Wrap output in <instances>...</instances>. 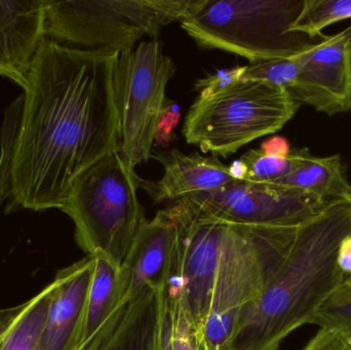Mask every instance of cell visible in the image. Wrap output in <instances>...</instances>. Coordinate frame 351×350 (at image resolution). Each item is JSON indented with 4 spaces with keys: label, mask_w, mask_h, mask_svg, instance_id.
Listing matches in <instances>:
<instances>
[{
    "label": "cell",
    "mask_w": 351,
    "mask_h": 350,
    "mask_svg": "<svg viewBox=\"0 0 351 350\" xmlns=\"http://www.w3.org/2000/svg\"><path fill=\"white\" fill-rule=\"evenodd\" d=\"M297 55L300 70L291 96L330 116L350 111L351 26Z\"/></svg>",
    "instance_id": "11"
},
{
    "label": "cell",
    "mask_w": 351,
    "mask_h": 350,
    "mask_svg": "<svg viewBox=\"0 0 351 350\" xmlns=\"http://www.w3.org/2000/svg\"><path fill=\"white\" fill-rule=\"evenodd\" d=\"M300 70L298 55L286 59L256 62L245 66L241 80L266 82L290 90L296 82Z\"/></svg>",
    "instance_id": "22"
},
{
    "label": "cell",
    "mask_w": 351,
    "mask_h": 350,
    "mask_svg": "<svg viewBox=\"0 0 351 350\" xmlns=\"http://www.w3.org/2000/svg\"><path fill=\"white\" fill-rule=\"evenodd\" d=\"M168 308L172 318L171 340L173 350H204L199 333L186 314L177 306H171L168 303Z\"/></svg>",
    "instance_id": "24"
},
{
    "label": "cell",
    "mask_w": 351,
    "mask_h": 350,
    "mask_svg": "<svg viewBox=\"0 0 351 350\" xmlns=\"http://www.w3.org/2000/svg\"><path fill=\"white\" fill-rule=\"evenodd\" d=\"M328 203L291 187L235 180L215 190L186 195L171 208L176 213L195 220L289 227L300 225Z\"/></svg>",
    "instance_id": "9"
},
{
    "label": "cell",
    "mask_w": 351,
    "mask_h": 350,
    "mask_svg": "<svg viewBox=\"0 0 351 350\" xmlns=\"http://www.w3.org/2000/svg\"><path fill=\"white\" fill-rule=\"evenodd\" d=\"M119 55L41 43L23 94L8 211L61 210L77 177L119 149Z\"/></svg>",
    "instance_id": "1"
},
{
    "label": "cell",
    "mask_w": 351,
    "mask_h": 350,
    "mask_svg": "<svg viewBox=\"0 0 351 350\" xmlns=\"http://www.w3.org/2000/svg\"><path fill=\"white\" fill-rule=\"evenodd\" d=\"M311 324L339 331L351 349V289L346 282L319 308Z\"/></svg>",
    "instance_id": "23"
},
{
    "label": "cell",
    "mask_w": 351,
    "mask_h": 350,
    "mask_svg": "<svg viewBox=\"0 0 351 350\" xmlns=\"http://www.w3.org/2000/svg\"><path fill=\"white\" fill-rule=\"evenodd\" d=\"M337 264L344 275H351V234L346 236L340 244Z\"/></svg>",
    "instance_id": "31"
},
{
    "label": "cell",
    "mask_w": 351,
    "mask_h": 350,
    "mask_svg": "<svg viewBox=\"0 0 351 350\" xmlns=\"http://www.w3.org/2000/svg\"><path fill=\"white\" fill-rule=\"evenodd\" d=\"M299 106L285 88L241 80L214 96L197 97L182 133L187 143L199 146L204 153L227 158L241 146L282 129Z\"/></svg>",
    "instance_id": "7"
},
{
    "label": "cell",
    "mask_w": 351,
    "mask_h": 350,
    "mask_svg": "<svg viewBox=\"0 0 351 350\" xmlns=\"http://www.w3.org/2000/svg\"><path fill=\"white\" fill-rule=\"evenodd\" d=\"M177 240V221L169 208L144 220L121 265V308L147 288H166Z\"/></svg>",
    "instance_id": "12"
},
{
    "label": "cell",
    "mask_w": 351,
    "mask_h": 350,
    "mask_svg": "<svg viewBox=\"0 0 351 350\" xmlns=\"http://www.w3.org/2000/svg\"><path fill=\"white\" fill-rule=\"evenodd\" d=\"M176 66L160 41H142L119 53L114 68L119 152L135 168L152 154L156 127L166 105V90Z\"/></svg>",
    "instance_id": "8"
},
{
    "label": "cell",
    "mask_w": 351,
    "mask_h": 350,
    "mask_svg": "<svg viewBox=\"0 0 351 350\" xmlns=\"http://www.w3.org/2000/svg\"><path fill=\"white\" fill-rule=\"evenodd\" d=\"M58 283L59 279L56 277L51 284L39 292L38 299L10 330L2 341L0 350H39L51 296Z\"/></svg>",
    "instance_id": "18"
},
{
    "label": "cell",
    "mask_w": 351,
    "mask_h": 350,
    "mask_svg": "<svg viewBox=\"0 0 351 350\" xmlns=\"http://www.w3.org/2000/svg\"><path fill=\"white\" fill-rule=\"evenodd\" d=\"M260 150L265 155L278 158H288L292 152L288 140L280 136H274L264 141Z\"/></svg>",
    "instance_id": "29"
},
{
    "label": "cell",
    "mask_w": 351,
    "mask_h": 350,
    "mask_svg": "<svg viewBox=\"0 0 351 350\" xmlns=\"http://www.w3.org/2000/svg\"><path fill=\"white\" fill-rule=\"evenodd\" d=\"M162 162L165 173L158 181L140 180L154 203L178 201L192 193L212 191L235 181L228 166L217 156H200L197 152L184 154L177 149L164 153H152Z\"/></svg>",
    "instance_id": "15"
},
{
    "label": "cell",
    "mask_w": 351,
    "mask_h": 350,
    "mask_svg": "<svg viewBox=\"0 0 351 350\" xmlns=\"http://www.w3.org/2000/svg\"><path fill=\"white\" fill-rule=\"evenodd\" d=\"M245 70V66L243 67L239 66L232 69L221 70L204 79L197 80L195 84V90L199 92L198 97L208 98L231 88L241 82Z\"/></svg>",
    "instance_id": "25"
},
{
    "label": "cell",
    "mask_w": 351,
    "mask_h": 350,
    "mask_svg": "<svg viewBox=\"0 0 351 350\" xmlns=\"http://www.w3.org/2000/svg\"><path fill=\"white\" fill-rule=\"evenodd\" d=\"M229 172H230L231 176L233 177L234 180H245L247 177V166L243 164V160H235L231 164L230 166H228Z\"/></svg>",
    "instance_id": "32"
},
{
    "label": "cell",
    "mask_w": 351,
    "mask_h": 350,
    "mask_svg": "<svg viewBox=\"0 0 351 350\" xmlns=\"http://www.w3.org/2000/svg\"><path fill=\"white\" fill-rule=\"evenodd\" d=\"M304 0H200L180 21L202 49H221L251 63L294 57L321 40L292 31Z\"/></svg>",
    "instance_id": "3"
},
{
    "label": "cell",
    "mask_w": 351,
    "mask_h": 350,
    "mask_svg": "<svg viewBox=\"0 0 351 350\" xmlns=\"http://www.w3.org/2000/svg\"><path fill=\"white\" fill-rule=\"evenodd\" d=\"M169 209L177 221L178 240L166 285L167 301L186 314L202 338L227 223L192 219L176 213L171 207Z\"/></svg>",
    "instance_id": "10"
},
{
    "label": "cell",
    "mask_w": 351,
    "mask_h": 350,
    "mask_svg": "<svg viewBox=\"0 0 351 350\" xmlns=\"http://www.w3.org/2000/svg\"><path fill=\"white\" fill-rule=\"evenodd\" d=\"M23 101L20 96L5 109L0 129V205L10 197L12 153L20 127Z\"/></svg>",
    "instance_id": "21"
},
{
    "label": "cell",
    "mask_w": 351,
    "mask_h": 350,
    "mask_svg": "<svg viewBox=\"0 0 351 350\" xmlns=\"http://www.w3.org/2000/svg\"><path fill=\"white\" fill-rule=\"evenodd\" d=\"M171 333H172V318H171L170 310H169L168 303H167L166 295L164 312H162V328H160L158 350H173L172 340H171Z\"/></svg>",
    "instance_id": "30"
},
{
    "label": "cell",
    "mask_w": 351,
    "mask_h": 350,
    "mask_svg": "<svg viewBox=\"0 0 351 350\" xmlns=\"http://www.w3.org/2000/svg\"><path fill=\"white\" fill-rule=\"evenodd\" d=\"M311 153L307 148L294 150L286 158L265 155L261 150L252 149L245 152L241 160L247 166L245 181L274 183L298 168Z\"/></svg>",
    "instance_id": "20"
},
{
    "label": "cell",
    "mask_w": 351,
    "mask_h": 350,
    "mask_svg": "<svg viewBox=\"0 0 351 350\" xmlns=\"http://www.w3.org/2000/svg\"><path fill=\"white\" fill-rule=\"evenodd\" d=\"M298 226L227 223L210 312L202 331V349H228L239 316L261 295L290 249Z\"/></svg>",
    "instance_id": "5"
},
{
    "label": "cell",
    "mask_w": 351,
    "mask_h": 350,
    "mask_svg": "<svg viewBox=\"0 0 351 350\" xmlns=\"http://www.w3.org/2000/svg\"><path fill=\"white\" fill-rule=\"evenodd\" d=\"M200 0H45V35L90 49L128 53L144 36L193 12Z\"/></svg>",
    "instance_id": "6"
},
{
    "label": "cell",
    "mask_w": 351,
    "mask_h": 350,
    "mask_svg": "<svg viewBox=\"0 0 351 350\" xmlns=\"http://www.w3.org/2000/svg\"><path fill=\"white\" fill-rule=\"evenodd\" d=\"M350 18L351 0H304L291 30L317 38L326 27Z\"/></svg>",
    "instance_id": "19"
},
{
    "label": "cell",
    "mask_w": 351,
    "mask_h": 350,
    "mask_svg": "<svg viewBox=\"0 0 351 350\" xmlns=\"http://www.w3.org/2000/svg\"><path fill=\"white\" fill-rule=\"evenodd\" d=\"M180 119V109L174 102L167 100L164 110L160 115L158 127H156L154 141L160 145L167 146L173 139V133Z\"/></svg>",
    "instance_id": "26"
},
{
    "label": "cell",
    "mask_w": 351,
    "mask_h": 350,
    "mask_svg": "<svg viewBox=\"0 0 351 350\" xmlns=\"http://www.w3.org/2000/svg\"><path fill=\"white\" fill-rule=\"evenodd\" d=\"M93 271L94 261L86 256L57 273L59 283L51 296L39 350H80Z\"/></svg>",
    "instance_id": "14"
},
{
    "label": "cell",
    "mask_w": 351,
    "mask_h": 350,
    "mask_svg": "<svg viewBox=\"0 0 351 350\" xmlns=\"http://www.w3.org/2000/svg\"><path fill=\"white\" fill-rule=\"evenodd\" d=\"M303 350H351L341 333L332 329H319Z\"/></svg>",
    "instance_id": "27"
},
{
    "label": "cell",
    "mask_w": 351,
    "mask_h": 350,
    "mask_svg": "<svg viewBox=\"0 0 351 350\" xmlns=\"http://www.w3.org/2000/svg\"><path fill=\"white\" fill-rule=\"evenodd\" d=\"M45 0H0V76L25 90L47 35Z\"/></svg>",
    "instance_id": "13"
},
{
    "label": "cell",
    "mask_w": 351,
    "mask_h": 350,
    "mask_svg": "<svg viewBox=\"0 0 351 350\" xmlns=\"http://www.w3.org/2000/svg\"><path fill=\"white\" fill-rule=\"evenodd\" d=\"M346 285H348V287H350V289H351V275H348V277H346Z\"/></svg>",
    "instance_id": "33"
},
{
    "label": "cell",
    "mask_w": 351,
    "mask_h": 350,
    "mask_svg": "<svg viewBox=\"0 0 351 350\" xmlns=\"http://www.w3.org/2000/svg\"><path fill=\"white\" fill-rule=\"evenodd\" d=\"M351 234V197L330 201L301 223L259 298L239 316L227 350H280L343 285L340 244Z\"/></svg>",
    "instance_id": "2"
},
{
    "label": "cell",
    "mask_w": 351,
    "mask_h": 350,
    "mask_svg": "<svg viewBox=\"0 0 351 350\" xmlns=\"http://www.w3.org/2000/svg\"><path fill=\"white\" fill-rule=\"evenodd\" d=\"M92 281L86 299L80 350H84L121 308V266L101 253L92 255Z\"/></svg>",
    "instance_id": "16"
},
{
    "label": "cell",
    "mask_w": 351,
    "mask_h": 350,
    "mask_svg": "<svg viewBox=\"0 0 351 350\" xmlns=\"http://www.w3.org/2000/svg\"><path fill=\"white\" fill-rule=\"evenodd\" d=\"M140 180L119 148L74 181L61 211L73 221L76 242L88 256L101 253L121 266L146 219L138 199Z\"/></svg>",
    "instance_id": "4"
},
{
    "label": "cell",
    "mask_w": 351,
    "mask_h": 350,
    "mask_svg": "<svg viewBox=\"0 0 351 350\" xmlns=\"http://www.w3.org/2000/svg\"><path fill=\"white\" fill-rule=\"evenodd\" d=\"M38 297L39 293L29 299L28 301L24 302V303L19 304V305L14 306V308L0 310V345H1L4 338L8 336L10 330L16 326V323L24 316L25 312L36 302Z\"/></svg>",
    "instance_id": "28"
},
{
    "label": "cell",
    "mask_w": 351,
    "mask_h": 350,
    "mask_svg": "<svg viewBox=\"0 0 351 350\" xmlns=\"http://www.w3.org/2000/svg\"><path fill=\"white\" fill-rule=\"evenodd\" d=\"M270 184L298 189L328 201L351 197L339 155L319 158L309 153L298 168Z\"/></svg>",
    "instance_id": "17"
}]
</instances>
